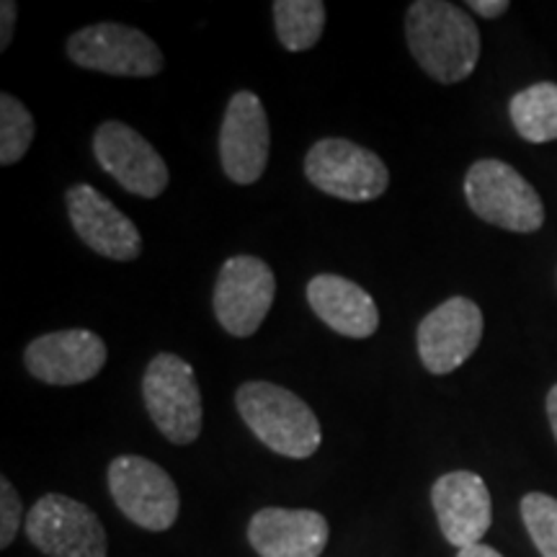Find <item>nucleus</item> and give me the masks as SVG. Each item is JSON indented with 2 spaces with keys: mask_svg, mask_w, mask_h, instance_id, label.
Returning a JSON list of instances; mask_svg holds the SVG:
<instances>
[{
  "mask_svg": "<svg viewBox=\"0 0 557 557\" xmlns=\"http://www.w3.org/2000/svg\"><path fill=\"white\" fill-rule=\"evenodd\" d=\"M406 39L418 65L444 86L468 81L475 73L480 32L468 11L447 0H416L406 13Z\"/></svg>",
  "mask_w": 557,
  "mask_h": 557,
  "instance_id": "f257e3e1",
  "label": "nucleus"
},
{
  "mask_svg": "<svg viewBox=\"0 0 557 557\" xmlns=\"http://www.w3.org/2000/svg\"><path fill=\"white\" fill-rule=\"evenodd\" d=\"M235 406L261 444L289 459H308L323 442L318 416L299 395L274 382H246L235 393Z\"/></svg>",
  "mask_w": 557,
  "mask_h": 557,
  "instance_id": "f03ea898",
  "label": "nucleus"
},
{
  "mask_svg": "<svg viewBox=\"0 0 557 557\" xmlns=\"http://www.w3.org/2000/svg\"><path fill=\"white\" fill-rule=\"evenodd\" d=\"M465 199L487 225L508 233H537L545 225V205L513 165L485 158L470 165L465 176Z\"/></svg>",
  "mask_w": 557,
  "mask_h": 557,
  "instance_id": "7ed1b4c3",
  "label": "nucleus"
},
{
  "mask_svg": "<svg viewBox=\"0 0 557 557\" xmlns=\"http://www.w3.org/2000/svg\"><path fill=\"white\" fill-rule=\"evenodd\" d=\"M143 400L156 429L171 444L186 447L197 442L205 410H201L197 374L189 361L176 354L152 357L143 377Z\"/></svg>",
  "mask_w": 557,
  "mask_h": 557,
  "instance_id": "20e7f679",
  "label": "nucleus"
},
{
  "mask_svg": "<svg viewBox=\"0 0 557 557\" xmlns=\"http://www.w3.org/2000/svg\"><path fill=\"white\" fill-rule=\"evenodd\" d=\"M305 176L315 189L344 201H374L389 186L385 160L344 137L318 139L305 156Z\"/></svg>",
  "mask_w": 557,
  "mask_h": 557,
  "instance_id": "39448f33",
  "label": "nucleus"
},
{
  "mask_svg": "<svg viewBox=\"0 0 557 557\" xmlns=\"http://www.w3.org/2000/svg\"><path fill=\"white\" fill-rule=\"evenodd\" d=\"M109 491L132 524L165 532L181 511L178 487L160 465L139 455H122L109 465Z\"/></svg>",
  "mask_w": 557,
  "mask_h": 557,
  "instance_id": "423d86ee",
  "label": "nucleus"
},
{
  "mask_svg": "<svg viewBox=\"0 0 557 557\" xmlns=\"http://www.w3.org/2000/svg\"><path fill=\"white\" fill-rule=\"evenodd\" d=\"M67 58L78 67L116 78H152L165 65L156 41L124 24H94L75 32L67 39Z\"/></svg>",
  "mask_w": 557,
  "mask_h": 557,
  "instance_id": "0eeeda50",
  "label": "nucleus"
},
{
  "mask_svg": "<svg viewBox=\"0 0 557 557\" xmlns=\"http://www.w3.org/2000/svg\"><path fill=\"white\" fill-rule=\"evenodd\" d=\"M26 537L47 557H107L101 519L81 500L60 493L39 498L26 517Z\"/></svg>",
  "mask_w": 557,
  "mask_h": 557,
  "instance_id": "6e6552de",
  "label": "nucleus"
},
{
  "mask_svg": "<svg viewBox=\"0 0 557 557\" xmlns=\"http://www.w3.org/2000/svg\"><path fill=\"white\" fill-rule=\"evenodd\" d=\"M276 297V278L267 261L233 256L222 263L214 284V315L230 336L248 338L261 329Z\"/></svg>",
  "mask_w": 557,
  "mask_h": 557,
  "instance_id": "1a4fd4ad",
  "label": "nucleus"
},
{
  "mask_svg": "<svg viewBox=\"0 0 557 557\" xmlns=\"http://www.w3.org/2000/svg\"><path fill=\"white\" fill-rule=\"evenodd\" d=\"M94 156L101 169L135 197L156 199L169 189V165L129 124L116 120L99 124L94 132Z\"/></svg>",
  "mask_w": 557,
  "mask_h": 557,
  "instance_id": "9d476101",
  "label": "nucleus"
},
{
  "mask_svg": "<svg viewBox=\"0 0 557 557\" xmlns=\"http://www.w3.org/2000/svg\"><path fill=\"white\" fill-rule=\"evenodd\" d=\"M483 310L468 297H449L418 323V357L431 374H449L483 341Z\"/></svg>",
  "mask_w": 557,
  "mask_h": 557,
  "instance_id": "9b49d317",
  "label": "nucleus"
},
{
  "mask_svg": "<svg viewBox=\"0 0 557 557\" xmlns=\"http://www.w3.org/2000/svg\"><path fill=\"white\" fill-rule=\"evenodd\" d=\"M271 127L267 109L253 90H238L227 101L220 127V160L225 176L238 186H250L269 165Z\"/></svg>",
  "mask_w": 557,
  "mask_h": 557,
  "instance_id": "f8f14e48",
  "label": "nucleus"
},
{
  "mask_svg": "<svg viewBox=\"0 0 557 557\" xmlns=\"http://www.w3.org/2000/svg\"><path fill=\"white\" fill-rule=\"evenodd\" d=\"M109 348L94 331H52L29 341L24 351L26 372L45 385H83L107 364Z\"/></svg>",
  "mask_w": 557,
  "mask_h": 557,
  "instance_id": "ddd939ff",
  "label": "nucleus"
},
{
  "mask_svg": "<svg viewBox=\"0 0 557 557\" xmlns=\"http://www.w3.org/2000/svg\"><path fill=\"white\" fill-rule=\"evenodd\" d=\"M67 218L78 238L111 261H135L143 253L139 230L114 201L90 184H75L65 194Z\"/></svg>",
  "mask_w": 557,
  "mask_h": 557,
  "instance_id": "4468645a",
  "label": "nucleus"
},
{
  "mask_svg": "<svg viewBox=\"0 0 557 557\" xmlns=\"http://www.w3.org/2000/svg\"><path fill=\"white\" fill-rule=\"evenodd\" d=\"M431 504L442 534L459 549L480 545L493 524L491 491L485 480L470 470H455L438 478L431 487Z\"/></svg>",
  "mask_w": 557,
  "mask_h": 557,
  "instance_id": "2eb2a0df",
  "label": "nucleus"
},
{
  "mask_svg": "<svg viewBox=\"0 0 557 557\" xmlns=\"http://www.w3.org/2000/svg\"><path fill=\"white\" fill-rule=\"evenodd\" d=\"M248 542L261 557H320L329 521L308 508H261L248 524Z\"/></svg>",
  "mask_w": 557,
  "mask_h": 557,
  "instance_id": "dca6fc26",
  "label": "nucleus"
},
{
  "mask_svg": "<svg viewBox=\"0 0 557 557\" xmlns=\"http://www.w3.org/2000/svg\"><path fill=\"white\" fill-rule=\"evenodd\" d=\"M308 302L331 331L346 338H369L380 329V310L372 295L338 274H318L308 282Z\"/></svg>",
  "mask_w": 557,
  "mask_h": 557,
  "instance_id": "f3484780",
  "label": "nucleus"
},
{
  "mask_svg": "<svg viewBox=\"0 0 557 557\" xmlns=\"http://www.w3.org/2000/svg\"><path fill=\"white\" fill-rule=\"evenodd\" d=\"M508 114L527 143H553L557 139V83L542 81L519 90L508 103Z\"/></svg>",
  "mask_w": 557,
  "mask_h": 557,
  "instance_id": "a211bd4d",
  "label": "nucleus"
},
{
  "mask_svg": "<svg viewBox=\"0 0 557 557\" xmlns=\"http://www.w3.org/2000/svg\"><path fill=\"white\" fill-rule=\"evenodd\" d=\"M271 13L284 50L308 52L323 37L325 3L320 0H276Z\"/></svg>",
  "mask_w": 557,
  "mask_h": 557,
  "instance_id": "6ab92c4d",
  "label": "nucleus"
},
{
  "mask_svg": "<svg viewBox=\"0 0 557 557\" xmlns=\"http://www.w3.org/2000/svg\"><path fill=\"white\" fill-rule=\"evenodd\" d=\"M34 139L32 111L16 96H0V165H13L26 156Z\"/></svg>",
  "mask_w": 557,
  "mask_h": 557,
  "instance_id": "aec40b11",
  "label": "nucleus"
},
{
  "mask_svg": "<svg viewBox=\"0 0 557 557\" xmlns=\"http://www.w3.org/2000/svg\"><path fill=\"white\" fill-rule=\"evenodd\" d=\"M521 519L542 557H557V498L547 493H527L521 498Z\"/></svg>",
  "mask_w": 557,
  "mask_h": 557,
  "instance_id": "412c9836",
  "label": "nucleus"
},
{
  "mask_svg": "<svg viewBox=\"0 0 557 557\" xmlns=\"http://www.w3.org/2000/svg\"><path fill=\"white\" fill-rule=\"evenodd\" d=\"M21 496L9 478L0 480V547H11L21 527Z\"/></svg>",
  "mask_w": 557,
  "mask_h": 557,
  "instance_id": "4be33fe9",
  "label": "nucleus"
},
{
  "mask_svg": "<svg viewBox=\"0 0 557 557\" xmlns=\"http://www.w3.org/2000/svg\"><path fill=\"white\" fill-rule=\"evenodd\" d=\"M13 26H16V3L3 0L0 3V50H9L13 39Z\"/></svg>",
  "mask_w": 557,
  "mask_h": 557,
  "instance_id": "5701e85b",
  "label": "nucleus"
},
{
  "mask_svg": "<svg viewBox=\"0 0 557 557\" xmlns=\"http://www.w3.org/2000/svg\"><path fill=\"white\" fill-rule=\"evenodd\" d=\"M468 9L480 13V16L485 18H498L508 11V0H470Z\"/></svg>",
  "mask_w": 557,
  "mask_h": 557,
  "instance_id": "b1692460",
  "label": "nucleus"
},
{
  "mask_svg": "<svg viewBox=\"0 0 557 557\" xmlns=\"http://www.w3.org/2000/svg\"><path fill=\"white\" fill-rule=\"evenodd\" d=\"M457 557H504V555H500L498 549L487 547V545H483V542H480V545H472V547L459 549Z\"/></svg>",
  "mask_w": 557,
  "mask_h": 557,
  "instance_id": "393cba45",
  "label": "nucleus"
},
{
  "mask_svg": "<svg viewBox=\"0 0 557 557\" xmlns=\"http://www.w3.org/2000/svg\"><path fill=\"white\" fill-rule=\"evenodd\" d=\"M547 418H549V429L557 438V385L547 393Z\"/></svg>",
  "mask_w": 557,
  "mask_h": 557,
  "instance_id": "a878e982",
  "label": "nucleus"
}]
</instances>
